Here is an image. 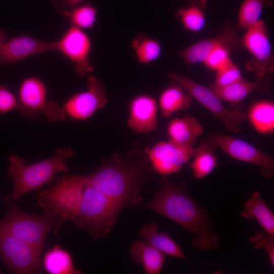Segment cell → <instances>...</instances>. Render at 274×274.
Here are the masks:
<instances>
[{"label": "cell", "instance_id": "cell-32", "mask_svg": "<svg viewBox=\"0 0 274 274\" xmlns=\"http://www.w3.org/2000/svg\"><path fill=\"white\" fill-rule=\"evenodd\" d=\"M231 50L225 47H220L212 51L202 62L208 68L218 71L232 61L230 57Z\"/></svg>", "mask_w": 274, "mask_h": 274}, {"label": "cell", "instance_id": "cell-19", "mask_svg": "<svg viewBox=\"0 0 274 274\" xmlns=\"http://www.w3.org/2000/svg\"><path fill=\"white\" fill-rule=\"evenodd\" d=\"M203 130L202 125L190 115H186L182 118H175L169 122L167 127L169 140L193 147L197 139L203 134Z\"/></svg>", "mask_w": 274, "mask_h": 274}, {"label": "cell", "instance_id": "cell-20", "mask_svg": "<svg viewBox=\"0 0 274 274\" xmlns=\"http://www.w3.org/2000/svg\"><path fill=\"white\" fill-rule=\"evenodd\" d=\"M132 259L141 264L148 274H158L162 268L165 254L149 245L146 241L139 239L129 249Z\"/></svg>", "mask_w": 274, "mask_h": 274}, {"label": "cell", "instance_id": "cell-9", "mask_svg": "<svg viewBox=\"0 0 274 274\" xmlns=\"http://www.w3.org/2000/svg\"><path fill=\"white\" fill-rule=\"evenodd\" d=\"M42 251L0 228V259L11 273L43 271Z\"/></svg>", "mask_w": 274, "mask_h": 274}, {"label": "cell", "instance_id": "cell-7", "mask_svg": "<svg viewBox=\"0 0 274 274\" xmlns=\"http://www.w3.org/2000/svg\"><path fill=\"white\" fill-rule=\"evenodd\" d=\"M17 111L23 117L33 120L41 115L52 122L66 119L62 107L48 100L47 87L39 77L31 76L23 80L18 91Z\"/></svg>", "mask_w": 274, "mask_h": 274}, {"label": "cell", "instance_id": "cell-22", "mask_svg": "<svg viewBox=\"0 0 274 274\" xmlns=\"http://www.w3.org/2000/svg\"><path fill=\"white\" fill-rule=\"evenodd\" d=\"M193 99L183 88L172 81L160 94L158 103L162 115L168 118L178 111L189 109Z\"/></svg>", "mask_w": 274, "mask_h": 274}, {"label": "cell", "instance_id": "cell-33", "mask_svg": "<svg viewBox=\"0 0 274 274\" xmlns=\"http://www.w3.org/2000/svg\"><path fill=\"white\" fill-rule=\"evenodd\" d=\"M255 249L262 248L267 253L271 266L274 267V235L259 232L249 238Z\"/></svg>", "mask_w": 274, "mask_h": 274}, {"label": "cell", "instance_id": "cell-1", "mask_svg": "<svg viewBox=\"0 0 274 274\" xmlns=\"http://www.w3.org/2000/svg\"><path fill=\"white\" fill-rule=\"evenodd\" d=\"M174 221L195 235L192 247L200 251L215 250L220 240L212 227L211 220L206 211L187 193L185 185L171 183L162 176V186L154 198L145 204Z\"/></svg>", "mask_w": 274, "mask_h": 274}, {"label": "cell", "instance_id": "cell-8", "mask_svg": "<svg viewBox=\"0 0 274 274\" xmlns=\"http://www.w3.org/2000/svg\"><path fill=\"white\" fill-rule=\"evenodd\" d=\"M172 81L187 91L193 99L221 120L226 128L232 133H238L239 126L246 120V113L239 109L229 110L225 108L219 97L209 87L176 73H169Z\"/></svg>", "mask_w": 274, "mask_h": 274}, {"label": "cell", "instance_id": "cell-29", "mask_svg": "<svg viewBox=\"0 0 274 274\" xmlns=\"http://www.w3.org/2000/svg\"><path fill=\"white\" fill-rule=\"evenodd\" d=\"M71 25L83 30L92 29L97 21L98 9L90 3L81 4L62 14Z\"/></svg>", "mask_w": 274, "mask_h": 274}, {"label": "cell", "instance_id": "cell-10", "mask_svg": "<svg viewBox=\"0 0 274 274\" xmlns=\"http://www.w3.org/2000/svg\"><path fill=\"white\" fill-rule=\"evenodd\" d=\"M245 30L242 38L243 46L252 56L246 64V69L260 77L271 74L274 59L268 30L264 21L261 19Z\"/></svg>", "mask_w": 274, "mask_h": 274}, {"label": "cell", "instance_id": "cell-2", "mask_svg": "<svg viewBox=\"0 0 274 274\" xmlns=\"http://www.w3.org/2000/svg\"><path fill=\"white\" fill-rule=\"evenodd\" d=\"M149 174L145 162L116 156L86 177L87 184L124 208L141 202L140 192Z\"/></svg>", "mask_w": 274, "mask_h": 274}, {"label": "cell", "instance_id": "cell-11", "mask_svg": "<svg viewBox=\"0 0 274 274\" xmlns=\"http://www.w3.org/2000/svg\"><path fill=\"white\" fill-rule=\"evenodd\" d=\"M204 144L213 149L219 148L236 160L260 166L261 174L266 178H270L273 175L272 157L245 141L228 135L212 133Z\"/></svg>", "mask_w": 274, "mask_h": 274}, {"label": "cell", "instance_id": "cell-27", "mask_svg": "<svg viewBox=\"0 0 274 274\" xmlns=\"http://www.w3.org/2000/svg\"><path fill=\"white\" fill-rule=\"evenodd\" d=\"M190 167L194 177L197 179L207 177L218 165L215 153L204 143L194 149Z\"/></svg>", "mask_w": 274, "mask_h": 274}, {"label": "cell", "instance_id": "cell-4", "mask_svg": "<svg viewBox=\"0 0 274 274\" xmlns=\"http://www.w3.org/2000/svg\"><path fill=\"white\" fill-rule=\"evenodd\" d=\"M9 204L0 228L42 251L49 233L57 234L64 221L49 211L36 215L22 211L15 203Z\"/></svg>", "mask_w": 274, "mask_h": 274}, {"label": "cell", "instance_id": "cell-6", "mask_svg": "<svg viewBox=\"0 0 274 274\" xmlns=\"http://www.w3.org/2000/svg\"><path fill=\"white\" fill-rule=\"evenodd\" d=\"M86 183V176L64 174L51 188L37 194L38 204L44 211L55 213L64 220L74 221Z\"/></svg>", "mask_w": 274, "mask_h": 274}, {"label": "cell", "instance_id": "cell-3", "mask_svg": "<svg viewBox=\"0 0 274 274\" xmlns=\"http://www.w3.org/2000/svg\"><path fill=\"white\" fill-rule=\"evenodd\" d=\"M74 154L71 148L64 146L57 149L52 157L28 165L22 157L10 155L8 175L13 180V189L6 196L5 202L15 203L25 194L35 189L39 190L51 182L57 173L67 172V160Z\"/></svg>", "mask_w": 274, "mask_h": 274}, {"label": "cell", "instance_id": "cell-26", "mask_svg": "<svg viewBox=\"0 0 274 274\" xmlns=\"http://www.w3.org/2000/svg\"><path fill=\"white\" fill-rule=\"evenodd\" d=\"M248 118L253 127L262 134L271 133L274 130V104L263 100L253 104L248 112Z\"/></svg>", "mask_w": 274, "mask_h": 274}, {"label": "cell", "instance_id": "cell-18", "mask_svg": "<svg viewBox=\"0 0 274 274\" xmlns=\"http://www.w3.org/2000/svg\"><path fill=\"white\" fill-rule=\"evenodd\" d=\"M269 79L266 76H256L253 81L242 78L225 87L210 88L222 101L239 102L254 91L266 94L270 91Z\"/></svg>", "mask_w": 274, "mask_h": 274}, {"label": "cell", "instance_id": "cell-34", "mask_svg": "<svg viewBox=\"0 0 274 274\" xmlns=\"http://www.w3.org/2000/svg\"><path fill=\"white\" fill-rule=\"evenodd\" d=\"M17 97L6 85L0 84V115L9 113L17 109Z\"/></svg>", "mask_w": 274, "mask_h": 274}, {"label": "cell", "instance_id": "cell-14", "mask_svg": "<svg viewBox=\"0 0 274 274\" xmlns=\"http://www.w3.org/2000/svg\"><path fill=\"white\" fill-rule=\"evenodd\" d=\"M194 148L169 140L161 141L145 150L153 168L162 176L180 171L192 158Z\"/></svg>", "mask_w": 274, "mask_h": 274}, {"label": "cell", "instance_id": "cell-24", "mask_svg": "<svg viewBox=\"0 0 274 274\" xmlns=\"http://www.w3.org/2000/svg\"><path fill=\"white\" fill-rule=\"evenodd\" d=\"M42 265L50 274H80L76 269L70 253L56 245L45 254Z\"/></svg>", "mask_w": 274, "mask_h": 274}, {"label": "cell", "instance_id": "cell-37", "mask_svg": "<svg viewBox=\"0 0 274 274\" xmlns=\"http://www.w3.org/2000/svg\"><path fill=\"white\" fill-rule=\"evenodd\" d=\"M196 3L199 5L202 8H204L206 6L207 0H195Z\"/></svg>", "mask_w": 274, "mask_h": 274}, {"label": "cell", "instance_id": "cell-28", "mask_svg": "<svg viewBox=\"0 0 274 274\" xmlns=\"http://www.w3.org/2000/svg\"><path fill=\"white\" fill-rule=\"evenodd\" d=\"M274 0H243L237 13V28L247 29L261 20L265 8L272 6Z\"/></svg>", "mask_w": 274, "mask_h": 274}, {"label": "cell", "instance_id": "cell-23", "mask_svg": "<svg viewBox=\"0 0 274 274\" xmlns=\"http://www.w3.org/2000/svg\"><path fill=\"white\" fill-rule=\"evenodd\" d=\"M141 235L153 247L171 257L188 261V258L176 242L166 233L159 232L157 225L151 223L140 231Z\"/></svg>", "mask_w": 274, "mask_h": 274}, {"label": "cell", "instance_id": "cell-13", "mask_svg": "<svg viewBox=\"0 0 274 274\" xmlns=\"http://www.w3.org/2000/svg\"><path fill=\"white\" fill-rule=\"evenodd\" d=\"M106 88L102 82L90 75L87 81V89L76 93L64 102L62 108L70 120H86L108 103Z\"/></svg>", "mask_w": 274, "mask_h": 274}, {"label": "cell", "instance_id": "cell-5", "mask_svg": "<svg viewBox=\"0 0 274 274\" xmlns=\"http://www.w3.org/2000/svg\"><path fill=\"white\" fill-rule=\"evenodd\" d=\"M122 208L86 183L74 222L77 227L86 229L96 241L109 235Z\"/></svg>", "mask_w": 274, "mask_h": 274}, {"label": "cell", "instance_id": "cell-35", "mask_svg": "<svg viewBox=\"0 0 274 274\" xmlns=\"http://www.w3.org/2000/svg\"><path fill=\"white\" fill-rule=\"evenodd\" d=\"M84 0H51V4L61 14L81 4Z\"/></svg>", "mask_w": 274, "mask_h": 274}, {"label": "cell", "instance_id": "cell-31", "mask_svg": "<svg viewBox=\"0 0 274 274\" xmlns=\"http://www.w3.org/2000/svg\"><path fill=\"white\" fill-rule=\"evenodd\" d=\"M216 73L214 82L210 88L225 87L243 78L241 70L233 61Z\"/></svg>", "mask_w": 274, "mask_h": 274}, {"label": "cell", "instance_id": "cell-30", "mask_svg": "<svg viewBox=\"0 0 274 274\" xmlns=\"http://www.w3.org/2000/svg\"><path fill=\"white\" fill-rule=\"evenodd\" d=\"M202 9L196 3H192L178 9L175 16L186 30L199 32L206 24V18Z\"/></svg>", "mask_w": 274, "mask_h": 274}, {"label": "cell", "instance_id": "cell-36", "mask_svg": "<svg viewBox=\"0 0 274 274\" xmlns=\"http://www.w3.org/2000/svg\"><path fill=\"white\" fill-rule=\"evenodd\" d=\"M7 32L5 29H0V64H3L4 61L3 57V47L6 41Z\"/></svg>", "mask_w": 274, "mask_h": 274}, {"label": "cell", "instance_id": "cell-16", "mask_svg": "<svg viewBox=\"0 0 274 274\" xmlns=\"http://www.w3.org/2000/svg\"><path fill=\"white\" fill-rule=\"evenodd\" d=\"M56 42H46L28 35H21L6 41L3 47L4 63H15L38 54L56 51Z\"/></svg>", "mask_w": 274, "mask_h": 274}, {"label": "cell", "instance_id": "cell-12", "mask_svg": "<svg viewBox=\"0 0 274 274\" xmlns=\"http://www.w3.org/2000/svg\"><path fill=\"white\" fill-rule=\"evenodd\" d=\"M56 51L70 60L75 74L80 77H88L94 71L90 59L92 42L85 30L71 25L56 41Z\"/></svg>", "mask_w": 274, "mask_h": 274}, {"label": "cell", "instance_id": "cell-15", "mask_svg": "<svg viewBox=\"0 0 274 274\" xmlns=\"http://www.w3.org/2000/svg\"><path fill=\"white\" fill-rule=\"evenodd\" d=\"M220 47H225L231 51H239L243 48L242 38L237 29L227 25L216 36L199 40L180 50L178 54L188 66L202 63L208 55Z\"/></svg>", "mask_w": 274, "mask_h": 274}, {"label": "cell", "instance_id": "cell-17", "mask_svg": "<svg viewBox=\"0 0 274 274\" xmlns=\"http://www.w3.org/2000/svg\"><path fill=\"white\" fill-rule=\"evenodd\" d=\"M157 115L156 100L149 95H138L130 102L129 115L127 124L130 128L135 132H151L157 127Z\"/></svg>", "mask_w": 274, "mask_h": 274}, {"label": "cell", "instance_id": "cell-25", "mask_svg": "<svg viewBox=\"0 0 274 274\" xmlns=\"http://www.w3.org/2000/svg\"><path fill=\"white\" fill-rule=\"evenodd\" d=\"M138 62L147 64L157 60L162 53L160 42L145 33L137 34L130 42Z\"/></svg>", "mask_w": 274, "mask_h": 274}, {"label": "cell", "instance_id": "cell-21", "mask_svg": "<svg viewBox=\"0 0 274 274\" xmlns=\"http://www.w3.org/2000/svg\"><path fill=\"white\" fill-rule=\"evenodd\" d=\"M245 209L240 215L247 220L256 219L265 232L274 235V215L257 191L245 203Z\"/></svg>", "mask_w": 274, "mask_h": 274}, {"label": "cell", "instance_id": "cell-38", "mask_svg": "<svg viewBox=\"0 0 274 274\" xmlns=\"http://www.w3.org/2000/svg\"><path fill=\"white\" fill-rule=\"evenodd\" d=\"M3 273L2 271H1V270L0 269V273Z\"/></svg>", "mask_w": 274, "mask_h": 274}]
</instances>
